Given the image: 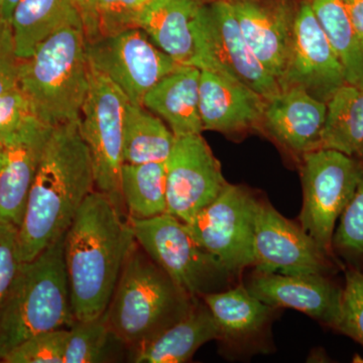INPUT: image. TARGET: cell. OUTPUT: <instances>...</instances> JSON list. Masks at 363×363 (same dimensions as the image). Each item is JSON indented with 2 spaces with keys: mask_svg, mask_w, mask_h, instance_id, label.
I'll list each match as a JSON object with an SVG mask.
<instances>
[{
  "mask_svg": "<svg viewBox=\"0 0 363 363\" xmlns=\"http://www.w3.org/2000/svg\"><path fill=\"white\" fill-rule=\"evenodd\" d=\"M227 1H233V0H227Z\"/></svg>",
  "mask_w": 363,
  "mask_h": 363,
  "instance_id": "41",
  "label": "cell"
},
{
  "mask_svg": "<svg viewBox=\"0 0 363 363\" xmlns=\"http://www.w3.org/2000/svg\"><path fill=\"white\" fill-rule=\"evenodd\" d=\"M216 338L214 318L204 301L199 298L178 322L131 351L130 359L136 363L187 362L202 345Z\"/></svg>",
  "mask_w": 363,
  "mask_h": 363,
  "instance_id": "22",
  "label": "cell"
},
{
  "mask_svg": "<svg viewBox=\"0 0 363 363\" xmlns=\"http://www.w3.org/2000/svg\"><path fill=\"white\" fill-rule=\"evenodd\" d=\"M70 329H57L26 339L7 353L4 363H63Z\"/></svg>",
  "mask_w": 363,
  "mask_h": 363,
  "instance_id": "32",
  "label": "cell"
},
{
  "mask_svg": "<svg viewBox=\"0 0 363 363\" xmlns=\"http://www.w3.org/2000/svg\"><path fill=\"white\" fill-rule=\"evenodd\" d=\"M201 298L214 318L216 340L225 357H252L274 350L272 325L281 309L248 292L242 281Z\"/></svg>",
  "mask_w": 363,
  "mask_h": 363,
  "instance_id": "15",
  "label": "cell"
},
{
  "mask_svg": "<svg viewBox=\"0 0 363 363\" xmlns=\"http://www.w3.org/2000/svg\"><path fill=\"white\" fill-rule=\"evenodd\" d=\"M89 63L80 18L47 38L21 64L18 86L47 125L78 121L89 89Z\"/></svg>",
  "mask_w": 363,
  "mask_h": 363,
  "instance_id": "5",
  "label": "cell"
},
{
  "mask_svg": "<svg viewBox=\"0 0 363 363\" xmlns=\"http://www.w3.org/2000/svg\"><path fill=\"white\" fill-rule=\"evenodd\" d=\"M33 118L38 117L20 86L0 94V138L2 140Z\"/></svg>",
  "mask_w": 363,
  "mask_h": 363,
  "instance_id": "34",
  "label": "cell"
},
{
  "mask_svg": "<svg viewBox=\"0 0 363 363\" xmlns=\"http://www.w3.org/2000/svg\"><path fill=\"white\" fill-rule=\"evenodd\" d=\"M230 2L253 55L279 85L290 56L297 7L292 0Z\"/></svg>",
  "mask_w": 363,
  "mask_h": 363,
  "instance_id": "17",
  "label": "cell"
},
{
  "mask_svg": "<svg viewBox=\"0 0 363 363\" xmlns=\"http://www.w3.org/2000/svg\"><path fill=\"white\" fill-rule=\"evenodd\" d=\"M128 221L136 242L192 297L201 298L240 283L193 238L186 223L173 215Z\"/></svg>",
  "mask_w": 363,
  "mask_h": 363,
  "instance_id": "6",
  "label": "cell"
},
{
  "mask_svg": "<svg viewBox=\"0 0 363 363\" xmlns=\"http://www.w3.org/2000/svg\"><path fill=\"white\" fill-rule=\"evenodd\" d=\"M298 164L303 186L298 224L325 252L336 257L332 250L336 222L362 180L363 160L319 149L306 154Z\"/></svg>",
  "mask_w": 363,
  "mask_h": 363,
  "instance_id": "8",
  "label": "cell"
},
{
  "mask_svg": "<svg viewBox=\"0 0 363 363\" xmlns=\"http://www.w3.org/2000/svg\"><path fill=\"white\" fill-rule=\"evenodd\" d=\"M351 21L363 45V0H345Z\"/></svg>",
  "mask_w": 363,
  "mask_h": 363,
  "instance_id": "38",
  "label": "cell"
},
{
  "mask_svg": "<svg viewBox=\"0 0 363 363\" xmlns=\"http://www.w3.org/2000/svg\"><path fill=\"white\" fill-rule=\"evenodd\" d=\"M89 68V89L81 109L79 128L89 150L95 189L124 210L121 192L123 117L130 101L109 79L90 65Z\"/></svg>",
  "mask_w": 363,
  "mask_h": 363,
  "instance_id": "10",
  "label": "cell"
},
{
  "mask_svg": "<svg viewBox=\"0 0 363 363\" xmlns=\"http://www.w3.org/2000/svg\"><path fill=\"white\" fill-rule=\"evenodd\" d=\"M202 0H147L140 28L152 42L181 65L194 56L192 23Z\"/></svg>",
  "mask_w": 363,
  "mask_h": 363,
  "instance_id": "23",
  "label": "cell"
},
{
  "mask_svg": "<svg viewBox=\"0 0 363 363\" xmlns=\"http://www.w3.org/2000/svg\"><path fill=\"white\" fill-rule=\"evenodd\" d=\"M266 98L252 88L201 70L199 111L203 130L225 135H242L260 131Z\"/></svg>",
  "mask_w": 363,
  "mask_h": 363,
  "instance_id": "20",
  "label": "cell"
},
{
  "mask_svg": "<svg viewBox=\"0 0 363 363\" xmlns=\"http://www.w3.org/2000/svg\"><path fill=\"white\" fill-rule=\"evenodd\" d=\"M255 264L257 271L281 274L336 276L345 267L313 240L298 222L279 213L260 196L255 218Z\"/></svg>",
  "mask_w": 363,
  "mask_h": 363,
  "instance_id": "12",
  "label": "cell"
},
{
  "mask_svg": "<svg viewBox=\"0 0 363 363\" xmlns=\"http://www.w3.org/2000/svg\"><path fill=\"white\" fill-rule=\"evenodd\" d=\"M20 264L18 227L0 221V307L16 278Z\"/></svg>",
  "mask_w": 363,
  "mask_h": 363,
  "instance_id": "35",
  "label": "cell"
},
{
  "mask_svg": "<svg viewBox=\"0 0 363 363\" xmlns=\"http://www.w3.org/2000/svg\"><path fill=\"white\" fill-rule=\"evenodd\" d=\"M21 61L16 55L11 23L0 18V94L18 87Z\"/></svg>",
  "mask_w": 363,
  "mask_h": 363,
  "instance_id": "36",
  "label": "cell"
},
{
  "mask_svg": "<svg viewBox=\"0 0 363 363\" xmlns=\"http://www.w3.org/2000/svg\"><path fill=\"white\" fill-rule=\"evenodd\" d=\"M320 149L363 160V87L345 83L328 100Z\"/></svg>",
  "mask_w": 363,
  "mask_h": 363,
  "instance_id": "25",
  "label": "cell"
},
{
  "mask_svg": "<svg viewBox=\"0 0 363 363\" xmlns=\"http://www.w3.org/2000/svg\"><path fill=\"white\" fill-rule=\"evenodd\" d=\"M135 234L108 195L95 189L64 235L72 309L78 321L101 316L111 303Z\"/></svg>",
  "mask_w": 363,
  "mask_h": 363,
  "instance_id": "1",
  "label": "cell"
},
{
  "mask_svg": "<svg viewBox=\"0 0 363 363\" xmlns=\"http://www.w3.org/2000/svg\"><path fill=\"white\" fill-rule=\"evenodd\" d=\"M176 136L164 121L143 105H126L123 117V164L166 162Z\"/></svg>",
  "mask_w": 363,
  "mask_h": 363,
  "instance_id": "26",
  "label": "cell"
},
{
  "mask_svg": "<svg viewBox=\"0 0 363 363\" xmlns=\"http://www.w3.org/2000/svg\"><path fill=\"white\" fill-rule=\"evenodd\" d=\"M64 235L35 259L21 262L0 307V362L26 339L70 329L75 323L64 260Z\"/></svg>",
  "mask_w": 363,
  "mask_h": 363,
  "instance_id": "3",
  "label": "cell"
},
{
  "mask_svg": "<svg viewBox=\"0 0 363 363\" xmlns=\"http://www.w3.org/2000/svg\"><path fill=\"white\" fill-rule=\"evenodd\" d=\"M192 33L194 56L191 66L241 83L264 98L281 90L243 38L230 1L203 4L193 20Z\"/></svg>",
  "mask_w": 363,
  "mask_h": 363,
  "instance_id": "7",
  "label": "cell"
},
{
  "mask_svg": "<svg viewBox=\"0 0 363 363\" xmlns=\"http://www.w3.org/2000/svg\"><path fill=\"white\" fill-rule=\"evenodd\" d=\"M121 192L128 218H154L167 213L166 162L123 164Z\"/></svg>",
  "mask_w": 363,
  "mask_h": 363,
  "instance_id": "27",
  "label": "cell"
},
{
  "mask_svg": "<svg viewBox=\"0 0 363 363\" xmlns=\"http://www.w3.org/2000/svg\"><path fill=\"white\" fill-rule=\"evenodd\" d=\"M333 331L363 346V272L344 271L342 298Z\"/></svg>",
  "mask_w": 363,
  "mask_h": 363,
  "instance_id": "31",
  "label": "cell"
},
{
  "mask_svg": "<svg viewBox=\"0 0 363 363\" xmlns=\"http://www.w3.org/2000/svg\"><path fill=\"white\" fill-rule=\"evenodd\" d=\"M147 2V0H99L97 11L99 37H111L140 28V16Z\"/></svg>",
  "mask_w": 363,
  "mask_h": 363,
  "instance_id": "33",
  "label": "cell"
},
{
  "mask_svg": "<svg viewBox=\"0 0 363 363\" xmlns=\"http://www.w3.org/2000/svg\"><path fill=\"white\" fill-rule=\"evenodd\" d=\"M77 18L73 0H20L11 21L18 58L32 56L47 38Z\"/></svg>",
  "mask_w": 363,
  "mask_h": 363,
  "instance_id": "24",
  "label": "cell"
},
{
  "mask_svg": "<svg viewBox=\"0 0 363 363\" xmlns=\"http://www.w3.org/2000/svg\"><path fill=\"white\" fill-rule=\"evenodd\" d=\"M200 73L197 67L182 65L143 98V106L162 118L175 136L204 131L199 111Z\"/></svg>",
  "mask_w": 363,
  "mask_h": 363,
  "instance_id": "21",
  "label": "cell"
},
{
  "mask_svg": "<svg viewBox=\"0 0 363 363\" xmlns=\"http://www.w3.org/2000/svg\"><path fill=\"white\" fill-rule=\"evenodd\" d=\"M117 340L109 327L106 311L95 319L76 320L70 328L63 363L113 362L112 342Z\"/></svg>",
  "mask_w": 363,
  "mask_h": 363,
  "instance_id": "29",
  "label": "cell"
},
{
  "mask_svg": "<svg viewBox=\"0 0 363 363\" xmlns=\"http://www.w3.org/2000/svg\"><path fill=\"white\" fill-rule=\"evenodd\" d=\"M167 213L188 223L228 185L202 133L176 136L166 161Z\"/></svg>",
  "mask_w": 363,
  "mask_h": 363,
  "instance_id": "13",
  "label": "cell"
},
{
  "mask_svg": "<svg viewBox=\"0 0 363 363\" xmlns=\"http://www.w3.org/2000/svg\"><path fill=\"white\" fill-rule=\"evenodd\" d=\"M345 83L342 64L320 26L310 0H303L297 6L290 56L279 87L298 88L327 104Z\"/></svg>",
  "mask_w": 363,
  "mask_h": 363,
  "instance_id": "14",
  "label": "cell"
},
{
  "mask_svg": "<svg viewBox=\"0 0 363 363\" xmlns=\"http://www.w3.org/2000/svg\"><path fill=\"white\" fill-rule=\"evenodd\" d=\"M20 0H1L0 1V18L11 23L14 9Z\"/></svg>",
  "mask_w": 363,
  "mask_h": 363,
  "instance_id": "39",
  "label": "cell"
},
{
  "mask_svg": "<svg viewBox=\"0 0 363 363\" xmlns=\"http://www.w3.org/2000/svg\"><path fill=\"white\" fill-rule=\"evenodd\" d=\"M52 128L33 118L4 140L0 167V221L20 227L30 188Z\"/></svg>",
  "mask_w": 363,
  "mask_h": 363,
  "instance_id": "19",
  "label": "cell"
},
{
  "mask_svg": "<svg viewBox=\"0 0 363 363\" xmlns=\"http://www.w3.org/2000/svg\"><path fill=\"white\" fill-rule=\"evenodd\" d=\"M259 198L247 186L228 183L213 202L186 223L193 238L238 281L255 264Z\"/></svg>",
  "mask_w": 363,
  "mask_h": 363,
  "instance_id": "9",
  "label": "cell"
},
{
  "mask_svg": "<svg viewBox=\"0 0 363 363\" xmlns=\"http://www.w3.org/2000/svg\"><path fill=\"white\" fill-rule=\"evenodd\" d=\"M313 11L340 60L346 82L363 87V45L345 0H310Z\"/></svg>",
  "mask_w": 363,
  "mask_h": 363,
  "instance_id": "28",
  "label": "cell"
},
{
  "mask_svg": "<svg viewBox=\"0 0 363 363\" xmlns=\"http://www.w3.org/2000/svg\"><path fill=\"white\" fill-rule=\"evenodd\" d=\"M0 1H1V0H0Z\"/></svg>",
  "mask_w": 363,
  "mask_h": 363,
  "instance_id": "42",
  "label": "cell"
},
{
  "mask_svg": "<svg viewBox=\"0 0 363 363\" xmlns=\"http://www.w3.org/2000/svg\"><path fill=\"white\" fill-rule=\"evenodd\" d=\"M327 274H281L253 269L243 285L272 307L304 313L333 330L340 309L344 281Z\"/></svg>",
  "mask_w": 363,
  "mask_h": 363,
  "instance_id": "16",
  "label": "cell"
},
{
  "mask_svg": "<svg viewBox=\"0 0 363 363\" xmlns=\"http://www.w3.org/2000/svg\"><path fill=\"white\" fill-rule=\"evenodd\" d=\"M198 298L177 285L135 240L107 308V319L114 335L133 351L185 316Z\"/></svg>",
  "mask_w": 363,
  "mask_h": 363,
  "instance_id": "4",
  "label": "cell"
},
{
  "mask_svg": "<svg viewBox=\"0 0 363 363\" xmlns=\"http://www.w3.org/2000/svg\"><path fill=\"white\" fill-rule=\"evenodd\" d=\"M332 250L345 269L363 272V177L339 218Z\"/></svg>",
  "mask_w": 363,
  "mask_h": 363,
  "instance_id": "30",
  "label": "cell"
},
{
  "mask_svg": "<svg viewBox=\"0 0 363 363\" xmlns=\"http://www.w3.org/2000/svg\"><path fill=\"white\" fill-rule=\"evenodd\" d=\"M4 155H6V145H4V140L0 138V167L4 164Z\"/></svg>",
  "mask_w": 363,
  "mask_h": 363,
  "instance_id": "40",
  "label": "cell"
},
{
  "mask_svg": "<svg viewBox=\"0 0 363 363\" xmlns=\"http://www.w3.org/2000/svg\"><path fill=\"white\" fill-rule=\"evenodd\" d=\"M94 190L92 162L79 119L55 126L18 227L21 262L35 259L63 236Z\"/></svg>",
  "mask_w": 363,
  "mask_h": 363,
  "instance_id": "2",
  "label": "cell"
},
{
  "mask_svg": "<svg viewBox=\"0 0 363 363\" xmlns=\"http://www.w3.org/2000/svg\"><path fill=\"white\" fill-rule=\"evenodd\" d=\"M327 104L298 88L266 98L260 131L295 161L320 149Z\"/></svg>",
  "mask_w": 363,
  "mask_h": 363,
  "instance_id": "18",
  "label": "cell"
},
{
  "mask_svg": "<svg viewBox=\"0 0 363 363\" xmlns=\"http://www.w3.org/2000/svg\"><path fill=\"white\" fill-rule=\"evenodd\" d=\"M91 68L111 81L130 104L143 100L157 83L182 66L160 50L142 28L86 43Z\"/></svg>",
  "mask_w": 363,
  "mask_h": 363,
  "instance_id": "11",
  "label": "cell"
},
{
  "mask_svg": "<svg viewBox=\"0 0 363 363\" xmlns=\"http://www.w3.org/2000/svg\"><path fill=\"white\" fill-rule=\"evenodd\" d=\"M98 2L99 0H73L86 38V43L99 39L98 30Z\"/></svg>",
  "mask_w": 363,
  "mask_h": 363,
  "instance_id": "37",
  "label": "cell"
}]
</instances>
